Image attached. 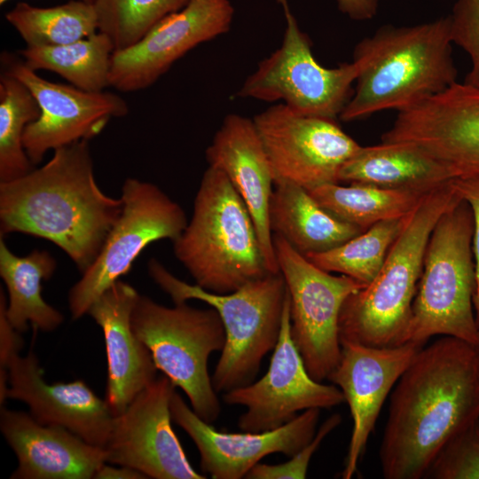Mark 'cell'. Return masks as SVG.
Segmentation results:
<instances>
[{"mask_svg": "<svg viewBox=\"0 0 479 479\" xmlns=\"http://www.w3.org/2000/svg\"><path fill=\"white\" fill-rule=\"evenodd\" d=\"M0 429L18 459L11 479H91L106 463L105 448L41 424L29 412L2 406Z\"/></svg>", "mask_w": 479, "mask_h": 479, "instance_id": "obj_22", "label": "cell"}, {"mask_svg": "<svg viewBox=\"0 0 479 479\" xmlns=\"http://www.w3.org/2000/svg\"><path fill=\"white\" fill-rule=\"evenodd\" d=\"M449 17L452 42L468 55L471 63L463 82L479 87V0H455Z\"/></svg>", "mask_w": 479, "mask_h": 479, "instance_id": "obj_34", "label": "cell"}, {"mask_svg": "<svg viewBox=\"0 0 479 479\" xmlns=\"http://www.w3.org/2000/svg\"><path fill=\"white\" fill-rule=\"evenodd\" d=\"M274 186L269 208L272 234L302 255L328 251L364 232L325 209L306 188L290 183Z\"/></svg>", "mask_w": 479, "mask_h": 479, "instance_id": "obj_25", "label": "cell"}, {"mask_svg": "<svg viewBox=\"0 0 479 479\" xmlns=\"http://www.w3.org/2000/svg\"><path fill=\"white\" fill-rule=\"evenodd\" d=\"M320 410L307 409L272 430L230 433L218 431L203 420L177 391L170 400L172 420L195 444L200 457V469L213 479H241L268 455H294L315 436Z\"/></svg>", "mask_w": 479, "mask_h": 479, "instance_id": "obj_18", "label": "cell"}, {"mask_svg": "<svg viewBox=\"0 0 479 479\" xmlns=\"http://www.w3.org/2000/svg\"><path fill=\"white\" fill-rule=\"evenodd\" d=\"M339 10L355 20L373 19L378 11V0H336Z\"/></svg>", "mask_w": 479, "mask_h": 479, "instance_id": "obj_38", "label": "cell"}, {"mask_svg": "<svg viewBox=\"0 0 479 479\" xmlns=\"http://www.w3.org/2000/svg\"><path fill=\"white\" fill-rule=\"evenodd\" d=\"M461 200L452 179L425 194L407 215L376 277L344 301L339 317L341 345L390 348L407 343L430 234L441 216Z\"/></svg>", "mask_w": 479, "mask_h": 479, "instance_id": "obj_4", "label": "cell"}, {"mask_svg": "<svg viewBox=\"0 0 479 479\" xmlns=\"http://www.w3.org/2000/svg\"><path fill=\"white\" fill-rule=\"evenodd\" d=\"M4 71L22 82L36 99L41 113L28 124L23 145L33 165L44 154L98 135L113 118L129 112L126 101L111 92H90L73 85L52 82L36 74L24 61L3 52Z\"/></svg>", "mask_w": 479, "mask_h": 479, "instance_id": "obj_14", "label": "cell"}, {"mask_svg": "<svg viewBox=\"0 0 479 479\" xmlns=\"http://www.w3.org/2000/svg\"><path fill=\"white\" fill-rule=\"evenodd\" d=\"M452 185L459 197L469 205L473 214L472 248L476 277L474 308L479 328V177H455L452 179Z\"/></svg>", "mask_w": 479, "mask_h": 479, "instance_id": "obj_36", "label": "cell"}, {"mask_svg": "<svg viewBox=\"0 0 479 479\" xmlns=\"http://www.w3.org/2000/svg\"><path fill=\"white\" fill-rule=\"evenodd\" d=\"M148 272L175 304L199 300L218 312L226 339L211 376L216 392L253 382L279 339L287 296L282 274L271 273L232 293L216 294L177 278L154 258L148 263Z\"/></svg>", "mask_w": 479, "mask_h": 479, "instance_id": "obj_6", "label": "cell"}, {"mask_svg": "<svg viewBox=\"0 0 479 479\" xmlns=\"http://www.w3.org/2000/svg\"><path fill=\"white\" fill-rule=\"evenodd\" d=\"M478 419L475 345L452 336L425 345L390 395L379 451L383 477L424 478L441 448Z\"/></svg>", "mask_w": 479, "mask_h": 479, "instance_id": "obj_1", "label": "cell"}, {"mask_svg": "<svg viewBox=\"0 0 479 479\" xmlns=\"http://www.w3.org/2000/svg\"><path fill=\"white\" fill-rule=\"evenodd\" d=\"M449 15L412 26L385 25L353 51L358 74L340 114L344 122L388 109L397 112L458 82Z\"/></svg>", "mask_w": 479, "mask_h": 479, "instance_id": "obj_3", "label": "cell"}, {"mask_svg": "<svg viewBox=\"0 0 479 479\" xmlns=\"http://www.w3.org/2000/svg\"><path fill=\"white\" fill-rule=\"evenodd\" d=\"M139 295L130 284L119 279L87 313L103 331L107 360L105 400L114 416L123 412L157 378L152 354L131 326V314Z\"/></svg>", "mask_w": 479, "mask_h": 479, "instance_id": "obj_23", "label": "cell"}, {"mask_svg": "<svg viewBox=\"0 0 479 479\" xmlns=\"http://www.w3.org/2000/svg\"><path fill=\"white\" fill-rule=\"evenodd\" d=\"M268 157L274 185L307 190L339 183L342 165L361 147L334 119L302 115L283 103L253 119Z\"/></svg>", "mask_w": 479, "mask_h": 479, "instance_id": "obj_12", "label": "cell"}, {"mask_svg": "<svg viewBox=\"0 0 479 479\" xmlns=\"http://www.w3.org/2000/svg\"><path fill=\"white\" fill-rule=\"evenodd\" d=\"M232 16L228 0H190L137 43L114 51L109 86L122 92L148 88L190 50L227 32Z\"/></svg>", "mask_w": 479, "mask_h": 479, "instance_id": "obj_17", "label": "cell"}, {"mask_svg": "<svg viewBox=\"0 0 479 479\" xmlns=\"http://www.w3.org/2000/svg\"><path fill=\"white\" fill-rule=\"evenodd\" d=\"M208 166L223 171L247 206L271 273H279L269 208L274 177L253 119L227 115L206 150Z\"/></svg>", "mask_w": 479, "mask_h": 479, "instance_id": "obj_21", "label": "cell"}, {"mask_svg": "<svg viewBox=\"0 0 479 479\" xmlns=\"http://www.w3.org/2000/svg\"><path fill=\"white\" fill-rule=\"evenodd\" d=\"M6 302L3 290L0 292V368H7L11 359L20 354L23 347L20 333L17 331L6 316Z\"/></svg>", "mask_w": 479, "mask_h": 479, "instance_id": "obj_37", "label": "cell"}, {"mask_svg": "<svg viewBox=\"0 0 479 479\" xmlns=\"http://www.w3.org/2000/svg\"><path fill=\"white\" fill-rule=\"evenodd\" d=\"M131 326L150 350L157 369L185 392L194 412L206 422L216 421L221 405L208 361L225 344L218 312L212 307L198 309L186 302L167 307L140 294Z\"/></svg>", "mask_w": 479, "mask_h": 479, "instance_id": "obj_8", "label": "cell"}, {"mask_svg": "<svg viewBox=\"0 0 479 479\" xmlns=\"http://www.w3.org/2000/svg\"><path fill=\"white\" fill-rule=\"evenodd\" d=\"M342 422V416L334 413L329 416L319 427L315 436L297 453L290 457L287 461L268 465L257 463L247 474L248 479H303L306 477L309 464L313 454L319 448L324 439L334 431Z\"/></svg>", "mask_w": 479, "mask_h": 479, "instance_id": "obj_35", "label": "cell"}, {"mask_svg": "<svg viewBox=\"0 0 479 479\" xmlns=\"http://www.w3.org/2000/svg\"><path fill=\"white\" fill-rule=\"evenodd\" d=\"M284 8L287 28L281 46L261 61L238 93L241 98L281 100L294 112L334 119L349 100L358 66L351 61L334 68L314 58L309 37L300 30L287 0Z\"/></svg>", "mask_w": 479, "mask_h": 479, "instance_id": "obj_11", "label": "cell"}, {"mask_svg": "<svg viewBox=\"0 0 479 479\" xmlns=\"http://www.w3.org/2000/svg\"><path fill=\"white\" fill-rule=\"evenodd\" d=\"M308 191L332 215L364 232L379 222L407 216L428 193L340 183Z\"/></svg>", "mask_w": 479, "mask_h": 479, "instance_id": "obj_28", "label": "cell"}, {"mask_svg": "<svg viewBox=\"0 0 479 479\" xmlns=\"http://www.w3.org/2000/svg\"><path fill=\"white\" fill-rule=\"evenodd\" d=\"M39 105L19 79L0 76V183L19 178L33 169L23 145L28 124L40 115Z\"/></svg>", "mask_w": 479, "mask_h": 479, "instance_id": "obj_31", "label": "cell"}, {"mask_svg": "<svg viewBox=\"0 0 479 479\" xmlns=\"http://www.w3.org/2000/svg\"><path fill=\"white\" fill-rule=\"evenodd\" d=\"M176 388L166 375L157 377L114 416L106 463L135 468L147 478H206L190 464L172 428L170 400Z\"/></svg>", "mask_w": 479, "mask_h": 479, "instance_id": "obj_16", "label": "cell"}, {"mask_svg": "<svg viewBox=\"0 0 479 479\" xmlns=\"http://www.w3.org/2000/svg\"><path fill=\"white\" fill-rule=\"evenodd\" d=\"M56 267L48 251L34 249L19 256L0 238V276L8 293L6 316L20 333L27 331L29 324L43 332H51L62 324L63 314L42 295V281L51 279Z\"/></svg>", "mask_w": 479, "mask_h": 479, "instance_id": "obj_26", "label": "cell"}, {"mask_svg": "<svg viewBox=\"0 0 479 479\" xmlns=\"http://www.w3.org/2000/svg\"><path fill=\"white\" fill-rule=\"evenodd\" d=\"M272 239L288 293L293 342L310 377L322 382L341 357L342 306L349 295L365 286L317 267L280 236L272 234Z\"/></svg>", "mask_w": 479, "mask_h": 479, "instance_id": "obj_10", "label": "cell"}, {"mask_svg": "<svg viewBox=\"0 0 479 479\" xmlns=\"http://www.w3.org/2000/svg\"><path fill=\"white\" fill-rule=\"evenodd\" d=\"M229 405L246 407L238 420L242 431L278 428L310 408L329 409L345 402L334 384H324L309 374L291 336L288 293L279 339L266 373L257 381L223 394Z\"/></svg>", "mask_w": 479, "mask_h": 479, "instance_id": "obj_13", "label": "cell"}, {"mask_svg": "<svg viewBox=\"0 0 479 479\" xmlns=\"http://www.w3.org/2000/svg\"><path fill=\"white\" fill-rule=\"evenodd\" d=\"M474 345H475V352H476L477 364H478V369H479V342L476 344H474Z\"/></svg>", "mask_w": 479, "mask_h": 479, "instance_id": "obj_40", "label": "cell"}, {"mask_svg": "<svg viewBox=\"0 0 479 479\" xmlns=\"http://www.w3.org/2000/svg\"><path fill=\"white\" fill-rule=\"evenodd\" d=\"M39 169L0 183V235L20 232L61 248L82 273L122 210L98 185L88 140L53 151Z\"/></svg>", "mask_w": 479, "mask_h": 479, "instance_id": "obj_2", "label": "cell"}, {"mask_svg": "<svg viewBox=\"0 0 479 479\" xmlns=\"http://www.w3.org/2000/svg\"><path fill=\"white\" fill-rule=\"evenodd\" d=\"M421 348L412 342L390 348L342 343L339 363L328 381L342 390L353 421L343 479L357 472L386 398Z\"/></svg>", "mask_w": 479, "mask_h": 479, "instance_id": "obj_19", "label": "cell"}, {"mask_svg": "<svg viewBox=\"0 0 479 479\" xmlns=\"http://www.w3.org/2000/svg\"><path fill=\"white\" fill-rule=\"evenodd\" d=\"M473 232L472 210L463 200L435 225L412 303L407 342L423 347L436 335L472 344L479 342L474 308L476 277Z\"/></svg>", "mask_w": 479, "mask_h": 479, "instance_id": "obj_7", "label": "cell"}, {"mask_svg": "<svg viewBox=\"0 0 479 479\" xmlns=\"http://www.w3.org/2000/svg\"><path fill=\"white\" fill-rule=\"evenodd\" d=\"M381 142L412 144L455 177H479V87L456 82L397 112Z\"/></svg>", "mask_w": 479, "mask_h": 479, "instance_id": "obj_15", "label": "cell"}, {"mask_svg": "<svg viewBox=\"0 0 479 479\" xmlns=\"http://www.w3.org/2000/svg\"><path fill=\"white\" fill-rule=\"evenodd\" d=\"M424 478L479 479V419L441 448Z\"/></svg>", "mask_w": 479, "mask_h": 479, "instance_id": "obj_33", "label": "cell"}, {"mask_svg": "<svg viewBox=\"0 0 479 479\" xmlns=\"http://www.w3.org/2000/svg\"><path fill=\"white\" fill-rule=\"evenodd\" d=\"M190 0H92L98 31L114 51L137 43L159 21L183 9Z\"/></svg>", "mask_w": 479, "mask_h": 479, "instance_id": "obj_32", "label": "cell"}, {"mask_svg": "<svg viewBox=\"0 0 479 479\" xmlns=\"http://www.w3.org/2000/svg\"><path fill=\"white\" fill-rule=\"evenodd\" d=\"M5 19L20 34L26 47L67 44L98 31L94 6L83 0L47 8L19 3L6 13Z\"/></svg>", "mask_w": 479, "mask_h": 479, "instance_id": "obj_29", "label": "cell"}, {"mask_svg": "<svg viewBox=\"0 0 479 479\" xmlns=\"http://www.w3.org/2000/svg\"><path fill=\"white\" fill-rule=\"evenodd\" d=\"M122 210L94 262L70 288L72 319L88 313L91 304L120 278L151 243L174 241L188 221L182 207L157 185L127 178L122 187Z\"/></svg>", "mask_w": 479, "mask_h": 479, "instance_id": "obj_9", "label": "cell"}, {"mask_svg": "<svg viewBox=\"0 0 479 479\" xmlns=\"http://www.w3.org/2000/svg\"><path fill=\"white\" fill-rule=\"evenodd\" d=\"M7 368V397L24 402L37 422L62 427L90 444L106 447L114 415L82 380L48 383L33 351L14 356Z\"/></svg>", "mask_w": 479, "mask_h": 479, "instance_id": "obj_20", "label": "cell"}, {"mask_svg": "<svg viewBox=\"0 0 479 479\" xmlns=\"http://www.w3.org/2000/svg\"><path fill=\"white\" fill-rule=\"evenodd\" d=\"M7 1H9V0H0V4H1V5H2V4H4ZM83 1L90 2V3L92 2V0H83Z\"/></svg>", "mask_w": 479, "mask_h": 479, "instance_id": "obj_41", "label": "cell"}, {"mask_svg": "<svg viewBox=\"0 0 479 479\" xmlns=\"http://www.w3.org/2000/svg\"><path fill=\"white\" fill-rule=\"evenodd\" d=\"M453 178L454 174L444 164L404 142L361 146L338 174L339 183L424 193Z\"/></svg>", "mask_w": 479, "mask_h": 479, "instance_id": "obj_24", "label": "cell"}, {"mask_svg": "<svg viewBox=\"0 0 479 479\" xmlns=\"http://www.w3.org/2000/svg\"><path fill=\"white\" fill-rule=\"evenodd\" d=\"M173 249L195 284L216 294L271 273L247 206L226 175L212 166L202 176L192 216Z\"/></svg>", "mask_w": 479, "mask_h": 479, "instance_id": "obj_5", "label": "cell"}, {"mask_svg": "<svg viewBox=\"0 0 479 479\" xmlns=\"http://www.w3.org/2000/svg\"><path fill=\"white\" fill-rule=\"evenodd\" d=\"M406 216L379 222L333 249L305 257L326 271L348 276L366 287L381 269Z\"/></svg>", "mask_w": 479, "mask_h": 479, "instance_id": "obj_30", "label": "cell"}, {"mask_svg": "<svg viewBox=\"0 0 479 479\" xmlns=\"http://www.w3.org/2000/svg\"><path fill=\"white\" fill-rule=\"evenodd\" d=\"M114 51L110 38L98 31L67 44L26 47L20 51V55L24 63L35 71H51L78 89L101 92L109 86Z\"/></svg>", "mask_w": 479, "mask_h": 479, "instance_id": "obj_27", "label": "cell"}, {"mask_svg": "<svg viewBox=\"0 0 479 479\" xmlns=\"http://www.w3.org/2000/svg\"><path fill=\"white\" fill-rule=\"evenodd\" d=\"M117 467L109 466L106 463L102 465L94 475V479H145L147 478L140 471L127 467L120 466Z\"/></svg>", "mask_w": 479, "mask_h": 479, "instance_id": "obj_39", "label": "cell"}]
</instances>
